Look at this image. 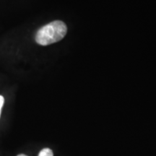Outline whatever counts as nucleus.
Here are the masks:
<instances>
[{"label": "nucleus", "instance_id": "f257e3e1", "mask_svg": "<svg viewBox=\"0 0 156 156\" xmlns=\"http://www.w3.org/2000/svg\"><path fill=\"white\" fill-rule=\"evenodd\" d=\"M67 33V27L61 20H55L44 25L37 31L35 40L41 46L54 44L62 40Z\"/></svg>", "mask_w": 156, "mask_h": 156}, {"label": "nucleus", "instance_id": "f03ea898", "mask_svg": "<svg viewBox=\"0 0 156 156\" xmlns=\"http://www.w3.org/2000/svg\"><path fill=\"white\" fill-rule=\"evenodd\" d=\"M38 156H54V154L49 148H44L39 153Z\"/></svg>", "mask_w": 156, "mask_h": 156}, {"label": "nucleus", "instance_id": "7ed1b4c3", "mask_svg": "<svg viewBox=\"0 0 156 156\" xmlns=\"http://www.w3.org/2000/svg\"><path fill=\"white\" fill-rule=\"evenodd\" d=\"M4 103H5V98H4L2 95H0V115H1L2 108Z\"/></svg>", "mask_w": 156, "mask_h": 156}, {"label": "nucleus", "instance_id": "20e7f679", "mask_svg": "<svg viewBox=\"0 0 156 156\" xmlns=\"http://www.w3.org/2000/svg\"><path fill=\"white\" fill-rule=\"evenodd\" d=\"M17 156H27V155H24V154H20V155H18Z\"/></svg>", "mask_w": 156, "mask_h": 156}]
</instances>
